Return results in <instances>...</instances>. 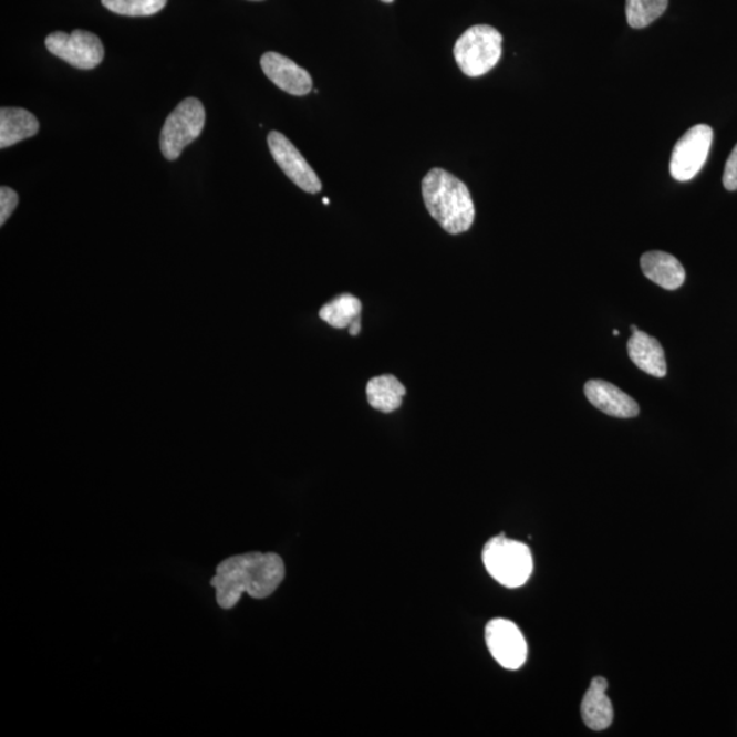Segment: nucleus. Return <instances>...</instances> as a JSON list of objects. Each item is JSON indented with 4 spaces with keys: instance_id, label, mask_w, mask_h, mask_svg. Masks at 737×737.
<instances>
[{
    "instance_id": "19",
    "label": "nucleus",
    "mask_w": 737,
    "mask_h": 737,
    "mask_svg": "<svg viewBox=\"0 0 737 737\" xmlns=\"http://www.w3.org/2000/svg\"><path fill=\"white\" fill-rule=\"evenodd\" d=\"M105 9L126 17H149L166 8L167 0H102Z\"/></svg>"
},
{
    "instance_id": "6",
    "label": "nucleus",
    "mask_w": 737,
    "mask_h": 737,
    "mask_svg": "<svg viewBox=\"0 0 737 737\" xmlns=\"http://www.w3.org/2000/svg\"><path fill=\"white\" fill-rule=\"evenodd\" d=\"M45 46L52 55L80 70L96 69L105 55L102 40L95 33L81 29L70 34L51 33L45 39Z\"/></svg>"
},
{
    "instance_id": "25",
    "label": "nucleus",
    "mask_w": 737,
    "mask_h": 737,
    "mask_svg": "<svg viewBox=\"0 0 737 737\" xmlns=\"http://www.w3.org/2000/svg\"><path fill=\"white\" fill-rule=\"evenodd\" d=\"M613 335H614V336H617V335H619V331H617V330H614V331H613Z\"/></svg>"
},
{
    "instance_id": "9",
    "label": "nucleus",
    "mask_w": 737,
    "mask_h": 737,
    "mask_svg": "<svg viewBox=\"0 0 737 737\" xmlns=\"http://www.w3.org/2000/svg\"><path fill=\"white\" fill-rule=\"evenodd\" d=\"M268 146L274 162L278 163V166L283 169L287 177L300 187V189L312 193V195L323 189V184H321L319 175L314 173V169L309 166L305 157L301 155V152L282 133H269Z\"/></svg>"
},
{
    "instance_id": "22",
    "label": "nucleus",
    "mask_w": 737,
    "mask_h": 737,
    "mask_svg": "<svg viewBox=\"0 0 737 737\" xmlns=\"http://www.w3.org/2000/svg\"><path fill=\"white\" fill-rule=\"evenodd\" d=\"M360 331H361V320L354 321V323L349 326V332L351 336L359 335Z\"/></svg>"
},
{
    "instance_id": "17",
    "label": "nucleus",
    "mask_w": 737,
    "mask_h": 737,
    "mask_svg": "<svg viewBox=\"0 0 737 737\" xmlns=\"http://www.w3.org/2000/svg\"><path fill=\"white\" fill-rule=\"evenodd\" d=\"M361 312L362 305L359 298L346 292V294L336 297L335 300L321 308L320 319L336 328V330H343V328H347L354 321L360 320Z\"/></svg>"
},
{
    "instance_id": "8",
    "label": "nucleus",
    "mask_w": 737,
    "mask_h": 737,
    "mask_svg": "<svg viewBox=\"0 0 737 737\" xmlns=\"http://www.w3.org/2000/svg\"><path fill=\"white\" fill-rule=\"evenodd\" d=\"M485 641L502 668L517 671L528 658V643L518 625L506 619H494L485 629Z\"/></svg>"
},
{
    "instance_id": "26",
    "label": "nucleus",
    "mask_w": 737,
    "mask_h": 737,
    "mask_svg": "<svg viewBox=\"0 0 737 737\" xmlns=\"http://www.w3.org/2000/svg\"><path fill=\"white\" fill-rule=\"evenodd\" d=\"M324 204L325 205L330 204V200H328V198H324Z\"/></svg>"
},
{
    "instance_id": "15",
    "label": "nucleus",
    "mask_w": 737,
    "mask_h": 737,
    "mask_svg": "<svg viewBox=\"0 0 737 737\" xmlns=\"http://www.w3.org/2000/svg\"><path fill=\"white\" fill-rule=\"evenodd\" d=\"M40 123L25 108L2 107L0 110V149L10 148L15 144L37 136Z\"/></svg>"
},
{
    "instance_id": "20",
    "label": "nucleus",
    "mask_w": 737,
    "mask_h": 737,
    "mask_svg": "<svg viewBox=\"0 0 737 737\" xmlns=\"http://www.w3.org/2000/svg\"><path fill=\"white\" fill-rule=\"evenodd\" d=\"M19 205V195L10 187L0 189V225H4Z\"/></svg>"
},
{
    "instance_id": "16",
    "label": "nucleus",
    "mask_w": 737,
    "mask_h": 737,
    "mask_svg": "<svg viewBox=\"0 0 737 737\" xmlns=\"http://www.w3.org/2000/svg\"><path fill=\"white\" fill-rule=\"evenodd\" d=\"M405 395V385L392 374L374 377L366 385L369 405L385 414L394 413L397 408H401Z\"/></svg>"
},
{
    "instance_id": "12",
    "label": "nucleus",
    "mask_w": 737,
    "mask_h": 737,
    "mask_svg": "<svg viewBox=\"0 0 737 737\" xmlns=\"http://www.w3.org/2000/svg\"><path fill=\"white\" fill-rule=\"evenodd\" d=\"M641 267L647 279L665 290H677L686 280L681 261L665 251H647L642 256Z\"/></svg>"
},
{
    "instance_id": "13",
    "label": "nucleus",
    "mask_w": 737,
    "mask_h": 737,
    "mask_svg": "<svg viewBox=\"0 0 737 737\" xmlns=\"http://www.w3.org/2000/svg\"><path fill=\"white\" fill-rule=\"evenodd\" d=\"M608 682L596 676L583 696L581 713L587 727L593 730L610 728L613 722V706L606 695Z\"/></svg>"
},
{
    "instance_id": "14",
    "label": "nucleus",
    "mask_w": 737,
    "mask_h": 737,
    "mask_svg": "<svg viewBox=\"0 0 737 737\" xmlns=\"http://www.w3.org/2000/svg\"><path fill=\"white\" fill-rule=\"evenodd\" d=\"M627 350L631 361L641 371L658 378L666 376L665 353L657 339L646 332L636 331L630 338Z\"/></svg>"
},
{
    "instance_id": "11",
    "label": "nucleus",
    "mask_w": 737,
    "mask_h": 737,
    "mask_svg": "<svg viewBox=\"0 0 737 737\" xmlns=\"http://www.w3.org/2000/svg\"><path fill=\"white\" fill-rule=\"evenodd\" d=\"M584 395L600 412L616 418H633L640 414V406L616 385L604 380H590L584 385Z\"/></svg>"
},
{
    "instance_id": "1",
    "label": "nucleus",
    "mask_w": 737,
    "mask_h": 737,
    "mask_svg": "<svg viewBox=\"0 0 737 737\" xmlns=\"http://www.w3.org/2000/svg\"><path fill=\"white\" fill-rule=\"evenodd\" d=\"M284 575V563L279 554L250 552L221 561L210 584L216 589L219 606L231 610L243 593L256 600L267 599L280 587Z\"/></svg>"
},
{
    "instance_id": "21",
    "label": "nucleus",
    "mask_w": 737,
    "mask_h": 737,
    "mask_svg": "<svg viewBox=\"0 0 737 737\" xmlns=\"http://www.w3.org/2000/svg\"><path fill=\"white\" fill-rule=\"evenodd\" d=\"M725 189L729 191L737 190V144L729 155L727 164H725V172L723 177Z\"/></svg>"
},
{
    "instance_id": "24",
    "label": "nucleus",
    "mask_w": 737,
    "mask_h": 737,
    "mask_svg": "<svg viewBox=\"0 0 737 737\" xmlns=\"http://www.w3.org/2000/svg\"><path fill=\"white\" fill-rule=\"evenodd\" d=\"M382 2H384V3H392V2H394V0H382Z\"/></svg>"
},
{
    "instance_id": "7",
    "label": "nucleus",
    "mask_w": 737,
    "mask_h": 737,
    "mask_svg": "<svg viewBox=\"0 0 737 737\" xmlns=\"http://www.w3.org/2000/svg\"><path fill=\"white\" fill-rule=\"evenodd\" d=\"M713 128L695 125L678 139L672 152L669 172L678 183H688L700 173L710 154Z\"/></svg>"
},
{
    "instance_id": "18",
    "label": "nucleus",
    "mask_w": 737,
    "mask_h": 737,
    "mask_svg": "<svg viewBox=\"0 0 737 737\" xmlns=\"http://www.w3.org/2000/svg\"><path fill=\"white\" fill-rule=\"evenodd\" d=\"M669 0H627L625 2V15L631 28L643 29L668 9Z\"/></svg>"
},
{
    "instance_id": "5",
    "label": "nucleus",
    "mask_w": 737,
    "mask_h": 737,
    "mask_svg": "<svg viewBox=\"0 0 737 737\" xmlns=\"http://www.w3.org/2000/svg\"><path fill=\"white\" fill-rule=\"evenodd\" d=\"M205 108L198 98H185L167 116L160 133V149L167 160L179 159L187 145L201 136L205 126Z\"/></svg>"
},
{
    "instance_id": "3",
    "label": "nucleus",
    "mask_w": 737,
    "mask_h": 737,
    "mask_svg": "<svg viewBox=\"0 0 737 737\" xmlns=\"http://www.w3.org/2000/svg\"><path fill=\"white\" fill-rule=\"evenodd\" d=\"M485 569L502 587H523L532 573V554L525 543L508 540L505 534L491 538L482 551Z\"/></svg>"
},
{
    "instance_id": "27",
    "label": "nucleus",
    "mask_w": 737,
    "mask_h": 737,
    "mask_svg": "<svg viewBox=\"0 0 737 737\" xmlns=\"http://www.w3.org/2000/svg\"><path fill=\"white\" fill-rule=\"evenodd\" d=\"M255 2H259V0H255Z\"/></svg>"
},
{
    "instance_id": "23",
    "label": "nucleus",
    "mask_w": 737,
    "mask_h": 737,
    "mask_svg": "<svg viewBox=\"0 0 737 737\" xmlns=\"http://www.w3.org/2000/svg\"><path fill=\"white\" fill-rule=\"evenodd\" d=\"M631 331H633V333H634V332L640 331V330H637L636 325H631Z\"/></svg>"
},
{
    "instance_id": "10",
    "label": "nucleus",
    "mask_w": 737,
    "mask_h": 737,
    "mask_svg": "<svg viewBox=\"0 0 737 737\" xmlns=\"http://www.w3.org/2000/svg\"><path fill=\"white\" fill-rule=\"evenodd\" d=\"M261 69L280 90L292 96H307L313 90V80L305 69L278 52L261 56Z\"/></svg>"
},
{
    "instance_id": "4",
    "label": "nucleus",
    "mask_w": 737,
    "mask_h": 737,
    "mask_svg": "<svg viewBox=\"0 0 737 737\" xmlns=\"http://www.w3.org/2000/svg\"><path fill=\"white\" fill-rule=\"evenodd\" d=\"M502 37L490 25H474L461 34L454 46L455 61L469 77H481L499 63Z\"/></svg>"
},
{
    "instance_id": "2",
    "label": "nucleus",
    "mask_w": 737,
    "mask_h": 737,
    "mask_svg": "<svg viewBox=\"0 0 737 737\" xmlns=\"http://www.w3.org/2000/svg\"><path fill=\"white\" fill-rule=\"evenodd\" d=\"M426 209L444 230L453 236L470 230L476 207L467 187L455 175L433 168L423 179Z\"/></svg>"
}]
</instances>
